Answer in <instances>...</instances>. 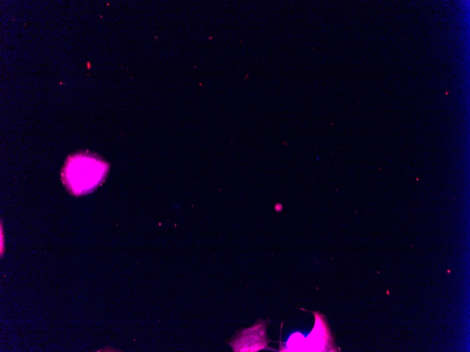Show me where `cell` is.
I'll return each instance as SVG.
<instances>
[{
	"label": "cell",
	"instance_id": "cell-1",
	"mask_svg": "<svg viewBox=\"0 0 470 352\" xmlns=\"http://www.w3.org/2000/svg\"><path fill=\"white\" fill-rule=\"evenodd\" d=\"M107 170L108 165L94 157L75 155L65 162L62 179L71 193L84 194L92 190L103 181Z\"/></svg>",
	"mask_w": 470,
	"mask_h": 352
},
{
	"label": "cell",
	"instance_id": "cell-2",
	"mask_svg": "<svg viewBox=\"0 0 470 352\" xmlns=\"http://www.w3.org/2000/svg\"><path fill=\"white\" fill-rule=\"evenodd\" d=\"M264 324L255 325L243 330L231 342L234 351H257L267 344Z\"/></svg>",
	"mask_w": 470,
	"mask_h": 352
}]
</instances>
